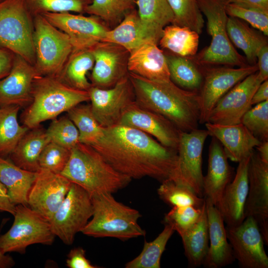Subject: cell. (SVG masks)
<instances>
[{"label": "cell", "instance_id": "obj_33", "mask_svg": "<svg viewBox=\"0 0 268 268\" xmlns=\"http://www.w3.org/2000/svg\"><path fill=\"white\" fill-rule=\"evenodd\" d=\"M199 44V34L188 27L174 24L167 25L158 44L173 54L182 57L195 56Z\"/></svg>", "mask_w": 268, "mask_h": 268}, {"label": "cell", "instance_id": "obj_31", "mask_svg": "<svg viewBox=\"0 0 268 268\" xmlns=\"http://www.w3.org/2000/svg\"><path fill=\"white\" fill-rule=\"evenodd\" d=\"M226 29L231 42L244 52L249 65H256L258 51L268 44L266 36L251 29L239 19L231 16L228 17Z\"/></svg>", "mask_w": 268, "mask_h": 268}, {"label": "cell", "instance_id": "obj_19", "mask_svg": "<svg viewBox=\"0 0 268 268\" xmlns=\"http://www.w3.org/2000/svg\"><path fill=\"white\" fill-rule=\"evenodd\" d=\"M71 183L60 174L40 169L29 193L28 206L49 221L66 197Z\"/></svg>", "mask_w": 268, "mask_h": 268}, {"label": "cell", "instance_id": "obj_11", "mask_svg": "<svg viewBox=\"0 0 268 268\" xmlns=\"http://www.w3.org/2000/svg\"><path fill=\"white\" fill-rule=\"evenodd\" d=\"M93 206L90 195L79 186L72 183L60 207L49 221L52 230L67 245L73 243L91 218Z\"/></svg>", "mask_w": 268, "mask_h": 268}, {"label": "cell", "instance_id": "obj_38", "mask_svg": "<svg viewBox=\"0 0 268 268\" xmlns=\"http://www.w3.org/2000/svg\"><path fill=\"white\" fill-rule=\"evenodd\" d=\"M175 230L170 225L165 224L162 232L153 241H145L141 253L128 262L126 268H160V259L168 241Z\"/></svg>", "mask_w": 268, "mask_h": 268}, {"label": "cell", "instance_id": "obj_15", "mask_svg": "<svg viewBox=\"0 0 268 268\" xmlns=\"http://www.w3.org/2000/svg\"><path fill=\"white\" fill-rule=\"evenodd\" d=\"M69 37L73 50L90 49L104 39L109 29L98 17L71 12L42 14Z\"/></svg>", "mask_w": 268, "mask_h": 268}, {"label": "cell", "instance_id": "obj_52", "mask_svg": "<svg viewBox=\"0 0 268 268\" xmlns=\"http://www.w3.org/2000/svg\"><path fill=\"white\" fill-rule=\"evenodd\" d=\"M268 100V80L262 82L255 92L251 100L252 106Z\"/></svg>", "mask_w": 268, "mask_h": 268}, {"label": "cell", "instance_id": "obj_4", "mask_svg": "<svg viewBox=\"0 0 268 268\" xmlns=\"http://www.w3.org/2000/svg\"><path fill=\"white\" fill-rule=\"evenodd\" d=\"M89 101L88 91L74 88L58 77L38 74L33 83L31 102L22 115L23 125L29 129L38 127Z\"/></svg>", "mask_w": 268, "mask_h": 268}, {"label": "cell", "instance_id": "obj_7", "mask_svg": "<svg viewBox=\"0 0 268 268\" xmlns=\"http://www.w3.org/2000/svg\"><path fill=\"white\" fill-rule=\"evenodd\" d=\"M33 44L38 74L58 78L73 50L69 37L37 14L33 16Z\"/></svg>", "mask_w": 268, "mask_h": 268}, {"label": "cell", "instance_id": "obj_28", "mask_svg": "<svg viewBox=\"0 0 268 268\" xmlns=\"http://www.w3.org/2000/svg\"><path fill=\"white\" fill-rule=\"evenodd\" d=\"M37 172L23 169L10 159L0 156V181L5 187L11 202L15 205H28V196Z\"/></svg>", "mask_w": 268, "mask_h": 268}, {"label": "cell", "instance_id": "obj_41", "mask_svg": "<svg viewBox=\"0 0 268 268\" xmlns=\"http://www.w3.org/2000/svg\"><path fill=\"white\" fill-rule=\"evenodd\" d=\"M174 14L172 24L188 27L199 34L202 32L204 20L197 0H167Z\"/></svg>", "mask_w": 268, "mask_h": 268}, {"label": "cell", "instance_id": "obj_1", "mask_svg": "<svg viewBox=\"0 0 268 268\" xmlns=\"http://www.w3.org/2000/svg\"><path fill=\"white\" fill-rule=\"evenodd\" d=\"M117 171L133 179L149 177L162 182L170 179L177 151L138 130L115 125L103 128L91 146Z\"/></svg>", "mask_w": 268, "mask_h": 268}, {"label": "cell", "instance_id": "obj_20", "mask_svg": "<svg viewBox=\"0 0 268 268\" xmlns=\"http://www.w3.org/2000/svg\"><path fill=\"white\" fill-rule=\"evenodd\" d=\"M117 125L141 131L177 151L181 131L164 117L139 106L135 101L124 110Z\"/></svg>", "mask_w": 268, "mask_h": 268}, {"label": "cell", "instance_id": "obj_54", "mask_svg": "<svg viewBox=\"0 0 268 268\" xmlns=\"http://www.w3.org/2000/svg\"><path fill=\"white\" fill-rule=\"evenodd\" d=\"M255 148L260 159L268 164V141H261Z\"/></svg>", "mask_w": 268, "mask_h": 268}, {"label": "cell", "instance_id": "obj_50", "mask_svg": "<svg viewBox=\"0 0 268 268\" xmlns=\"http://www.w3.org/2000/svg\"><path fill=\"white\" fill-rule=\"evenodd\" d=\"M14 55L11 52L0 47V80L9 72L12 66Z\"/></svg>", "mask_w": 268, "mask_h": 268}, {"label": "cell", "instance_id": "obj_2", "mask_svg": "<svg viewBox=\"0 0 268 268\" xmlns=\"http://www.w3.org/2000/svg\"><path fill=\"white\" fill-rule=\"evenodd\" d=\"M135 101L139 106L169 120L179 130L190 132L200 124L198 91L181 88L171 80H150L129 72Z\"/></svg>", "mask_w": 268, "mask_h": 268}, {"label": "cell", "instance_id": "obj_17", "mask_svg": "<svg viewBox=\"0 0 268 268\" xmlns=\"http://www.w3.org/2000/svg\"><path fill=\"white\" fill-rule=\"evenodd\" d=\"M263 81L257 71L238 83L218 100L207 122L223 125L241 123L243 115L252 106L255 92Z\"/></svg>", "mask_w": 268, "mask_h": 268}, {"label": "cell", "instance_id": "obj_39", "mask_svg": "<svg viewBox=\"0 0 268 268\" xmlns=\"http://www.w3.org/2000/svg\"><path fill=\"white\" fill-rule=\"evenodd\" d=\"M67 116L78 130L79 142L92 146L102 136L103 128L94 118L90 105L80 104L69 110Z\"/></svg>", "mask_w": 268, "mask_h": 268}, {"label": "cell", "instance_id": "obj_55", "mask_svg": "<svg viewBox=\"0 0 268 268\" xmlns=\"http://www.w3.org/2000/svg\"><path fill=\"white\" fill-rule=\"evenodd\" d=\"M15 264L13 258L4 253L0 249V268H10L14 267Z\"/></svg>", "mask_w": 268, "mask_h": 268}, {"label": "cell", "instance_id": "obj_3", "mask_svg": "<svg viewBox=\"0 0 268 268\" xmlns=\"http://www.w3.org/2000/svg\"><path fill=\"white\" fill-rule=\"evenodd\" d=\"M90 195L113 194L132 181L114 169L91 146L79 142L70 150L68 161L60 174Z\"/></svg>", "mask_w": 268, "mask_h": 268}, {"label": "cell", "instance_id": "obj_29", "mask_svg": "<svg viewBox=\"0 0 268 268\" xmlns=\"http://www.w3.org/2000/svg\"><path fill=\"white\" fill-rule=\"evenodd\" d=\"M10 154V160L20 168L32 172L40 169L39 159L45 146L50 141L46 134L39 127L29 129Z\"/></svg>", "mask_w": 268, "mask_h": 268}, {"label": "cell", "instance_id": "obj_16", "mask_svg": "<svg viewBox=\"0 0 268 268\" xmlns=\"http://www.w3.org/2000/svg\"><path fill=\"white\" fill-rule=\"evenodd\" d=\"M248 192L245 205V218L256 221L265 244H268V164L257 152L251 155L248 169Z\"/></svg>", "mask_w": 268, "mask_h": 268}, {"label": "cell", "instance_id": "obj_57", "mask_svg": "<svg viewBox=\"0 0 268 268\" xmlns=\"http://www.w3.org/2000/svg\"><path fill=\"white\" fill-rule=\"evenodd\" d=\"M2 0H0V1H2Z\"/></svg>", "mask_w": 268, "mask_h": 268}, {"label": "cell", "instance_id": "obj_35", "mask_svg": "<svg viewBox=\"0 0 268 268\" xmlns=\"http://www.w3.org/2000/svg\"><path fill=\"white\" fill-rule=\"evenodd\" d=\"M20 107L0 106V156L10 155L23 136L29 130L19 124L17 115Z\"/></svg>", "mask_w": 268, "mask_h": 268}, {"label": "cell", "instance_id": "obj_18", "mask_svg": "<svg viewBox=\"0 0 268 268\" xmlns=\"http://www.w3.org/2000/svg\"><path fill=\"white\" fill-rule=\"evenodd\" d=\"M91 49L94 57L90 78L92 86L109 88L129 74L128 50L107 42H100Z\"/></svg>", "mask_w": 268, "mask_h": 268}, {"label": "cell", "instance_id": "obj_14", "mask_svg": "<svg viewBox=\"0 0 268 268\" xmlns=\"http://www.w3.org/2000/svg\"><path fill=\"white\" fill-rule=\"evenodd\" d=\"M228 240L235 260L243 268H268V257L256 220L246 217L239 225L226 227Z\"/></svg>", "mask_w": 268, "mask_h": 268}, {"label": "cell", "instance_id": "obj_51", "mask_svg": "<svg viewBox=\"0 0 268 268\" xmlns=\"http://www.w3.org/2000/svg\"><path fill=\"white\" fill-rule=\"evenodd\" d=\"M15 207L9 199L5 187L0 181V211L7 212L13 215Z\"/></svg>", "mask_w": 268, "mask_h": 268}, {"label": "cell", "instance_id": "obj_37", "mask_svg": "<svg viewBox=\"0 0 268 268\" xmlns=\"http://www.w3.org/2000/svg\"><path fill=\"white\" fill-rule=\"evenodd\" d=\"M136 2L137 0H92L85 13L98 17L111 29L135 9Z\"/></svg>", "mask_w": 268, "mask_h": 268}, {"label": "cell", "instance_id": "obj_46", "mask_svg": "<svg viewBox=\"0 0 268 268\" xmlns=\"http://www.w3.org/2000/svg\"><path fill=\"white\" fill-rule=\"evenodd\" d=\"M225 8L229 16L243 19L268 35V11L233 2H225Z\"/></svg>", "mask_w": 268, "mask_h": 268}, {"label": "cell", "instance_id": "obj_49", "mask_svg": "<svg viewBox=\"0 0 268 268\" xmlns=\"http://www.w3.org/2000/svg\"><path fill=\"white\" fill-rule=\"evenodd\" d=\"M258 59V74L261 78L265 81L268 78V44L262 47L257 55Z\"/></svg>", "mask_w": 268, "mask_h": 268}, {"label": "cell", "instance_id": "obj_53", "mask_svg": "<svg viewBox=\"0 0 268 268\" xmlns=\"http://www.w3.org/2000/svg\"><path fill=\"white\" fill-rule=\"evenodd\" d=\"M225 2H233L268 11V0H227Z\"/></svg>", "mask_w": 268, "mask_h": 268}, {"label": "cell", "instance_id": "obj_13", "mask_svg": "<svg viewBox=\"0 0 268 268\" xmlns=\"http://www.w3.org/2000/svg\"><path fill=\"white\" fill-rule=\"evenodd\" d=\"M88 92L92 114L103 128L117 125L124 110L135 101L129 74L111 88L92 86Z\"/></svg>", "mask_w": 268, "mask_h": 268}, {"label": "cell", "instance_id": "obj_45", "mask_svg": "<svg viewBox=\"0 0 268 268\" xmlns=\"http://www.w3.org/2000/svg\"><path fill=\"white\" fill-rule=\"evenodd\" d=\"M203 206L201 208L192 205L172 207L165 215L164 224L171 226L181 236L197 222L201 214Z\"/></svg>", "mask_w": 268, "mask_h": 268}, {"label": "cell", "instance_id": "obj_30", "mask_svg": "<svg viewBox=\"0 0 268 268\" xmlns=\"http://www.w3.org/2000/svg\"><path fill=\"white\" fill-rule=\"evenodd\" d=\"M180 236L190 267L197 268L202 265L209 248L205 201L198 220Z\"/></svg>", "mask_w": 268, "mask_h": 268}, {"label": "cell", "instance_id": "obj_47", "mask_svg": "<svg viewBox=\"0 0 268 268\" xmlns=\"http://www.w3.org/2000/svg\"><path fill=\"white\" fill-rule=\"evenodd\" d=\"M70 150L50 141L45 146L40 155L39 164L40 169L56 174H61L68 161Z\"/></svg>", "mask_w": 268, "mask_h": 268}, {"label": "cell", "instance_id": "obj_12", "mask_svg": "<svg viewBox=\"0 0 268 268\" xmlns=\"http://www.w3.org/2000/svg\"><path fill=\"white\" fill-rule=\"evenodd\" d=\"M202 82L198 91L200 124L208 121L210 114L218 100L230 89L248 75L258 70L257 65L231 68L204 67L201 69Z\"/></svg>", "mask_w": 268, "mask_h": 268}, {"label": "cell", "instance_id": "obj_27", "mask_svg": "<svg viewBox=\"0 0 268 268\" xmlns=\"http://www.w3.org/2000/svg\"><path fill=\"white\" fill-rule=\"evenodd\" d=\"M147 41L158 44L159 39L141 21L135 9L127 14L116 26L109 29L102 42L119 45L130 52Z\"/></svg>", "mask_w": 268, "mask_h": 268}, {"label": "cell", "instance_id": "obj_36", "mask_svg": "<svg viewBox=\"0 0 268 268\" xmlns=\"http://www.w3.org/2000/svg\"><path fill=\"white\" fill-rule=\"evenodd\" d=\"M136 6L141 21L160 40L164 28L174 21L167 0H137Z\"/></svg>", "mask_w": 268, "mask_h": 268}, {"label": "cell", "instance_id": "obj_56", "mask_svg": "<svg viewBox=\"0 0 268 268\" xmlns=\"http://www.w3.org/2000/svg\"><path fill=\"white\" fill-rule=\"evenodd\" d=\"M223 0V1H226L227 0Z\"/></svg>", "mask_w": 268, "mask_h": 268}, {"label": "cell", "instance_id": "obj_40", "mask_svg": "<svg viewBox=\"0 0 268 268\" xmlns=\"http://www.w3.org/2000/svg\"><path fill=\"white\" fill-rule=\"evenodd\" d=\"M160 199L172 207L192 205L201 208L205 199L198 196L192 189L171 179L161 182L157 189Z\"/></svg>", "mask_w": 268, "mask_h": 268}, {"label": "cell", "instance_id": "obj_42", "mask_svg": "<svg viewBox=\"0 0 268 268\" xmlns=\"http://www.w3.org/2000/svg\"><path fill=\"white\" fill-rule=\"evenodd\" d=\"M33 15L51 12L85 13L92 0H25Z\"/></svg>", "mask_w": 268, "mask_h": 268}, {"label": "cell", "instance_id": "obj_48", "mask_svg": "<svg viewBox=\"0 0 268 268\" xmlns=\"http://www.w3.org/2000/svg\"><path fill=\"white\" fill-rule=\"evenodd\" d=\"M86 252L82 247L74 248L69 252L66 266L69 268H97L86 257Z\"/></svg>", "mask_w": 268, "mask_h": 268}, {"label": "cell", "instance_id": "obj_23", "mask_svg": "<svg viewBox=\"0 0 268 268\" xmlns=\"http://www.w3.org/2000/svg\"><path fill=\"white\" fill-rule=\"evenodd\" d=\"M205 126L209 135L219 141L227 157L232 161L239 162L250 156L261 142L242 123L223 125L207 122Z\"/></svg>", "mask_w": 268, "mask_h": 268}, {"label": "cell", "instance_id": "obj_5", "mask_svg": "<svg viewBox=\"0 0 268 268\" xmlns=\"http://www.w3.org/2000/svg\"><path fill=\"white\" fill-rule=\"evenodd\" d=\"M93 213L91 220L81 230L95 238L111 237L126 240L145 235L138 223L139 212L117 201L112 194L91 197Z\"/></svg>", "mask_w": 268, "mask_h": 268}, {"label": "cell", "instance_id": "obj_32", "mask_svg": "<svg viewBox=\"0 0 268 268\" xmlns=\"http://www.w3.org/2000/svg\"><path fill=\"white\" fill-rule=\"evenodd\" d=\"M94 64L91 48L72 51L58 78L74 88L88 91L92 85L87 74Z\"/></svg>", "mask_w": 268, "mask_h": 268}, {"label": "cell", "instance_id": "obj_22", "mask_svg": "<svg viewBox=\"0 0 268 268\" xmlns=\"http://www.w3.org/2000/svg\"><path fill=\"white\" fill-rule=\"evenodd\" d=\"M250 156L238 162L236 174L222 194L217 207L227 226H235L245 219V205L248 192V169Z\"/></svg>", "mask_w": 268, "mask_h": 268}, {"label": "cell", "instance_id": "obj_24", "mask_svg": "<svg viewBox=\"0 0 268 268\" xmlns=\"http://www.w3.org/2000/svg\"><path fill=\"white\" fill-rule=\"evenodd\" d=\"M223 148L212 137L209 147L207 172L203 178L204 199L217 206L224 190L233 177V169L230 166Z\"/></svg>", "mask_w": 268, "mask_h": 268}, {"label": "cell", "instance_id": "obj_44", "mask_svg": "<svg viewBox=\"0 0 268 268\" xmlns=\"http://www.w3.org/2000/svg\"><path fill=\"white\" fill-rule=\"evenodd\" d=\"M241 123L260 141H268V100L251 107Z\"/></svg>", "mask_w": 268, "mask_h": 268}, {"label": "cell", "instance_id": "obj_10", "mask_svg": "<svg viewBox=\"0 0 268 268\" xmlns=\"http://www.w3.org/2000/svg\"><path fill=\"white\" fill-rule=\"evenodd\" d=\"M209 134L206 130L198 128L180 132L176 166L169 179L192 189L202 198V151Z\"/></svg>", "mask_w": 268, "mask_h": 268}, {"label": "cell", "instance_id": "obj_6", "mask_svg": "<svg viewBox=\"0 0 268 268\" xmlns=\"http://www.w3.org/2000/svg\"><path fill=\"white\" fill-rule=\"evenodd\" d=\"M199 7L207 19V31L211 37L210 44L193 60L197 65H225L239 67L248 65L246 59L235 50L226 29L228 15L225 1L197 0Z\"/></svg>", "mask_w": 268, "mask_h": 268}, {"label": "cell", "instance_id": "obj_8", "mask_svg": "<svg viewBox=\"0 0 268 268\" xmlns=\"http://www.w3.org/2000/svg\"><path fill=\"white\" fill-rule=\"evenodd\" d=\"M33 16L25 0L0 1V47L34 65Z\"/></svg>", "mask_w": 268, "mask_h": 268}, {"label": "cell", "instance_id": "obj_25", "mask_svg": "<svg viewBox=\"0 0 268 268\" xmlns=\"http://www.w3.org/2000/svg\"><path fill=\"white\" fill-rule=\"evenodd\" d=\"M158 45L147 41L131 51L128 62L129 72L152 81L171 80L165 55Z\"/></svg>", "mask_w": 268, "mask_h": 268}, {"label": "cell", "instance_id": "obj_9", "mask_svg": "<svg viewBox=\"0 0 268 268\" xmlns=\"http://www.w3.org/2000/svg\"><path fill=\"white\" fill-rule=\"evenodd\" d=\"M14 220L10 229L0 236V249L4 253L23 254L30 245H52L55 240L49 221L27 205L15 207Z\"/></svg>", "mask_w": 268, "mask_h": 268}, {"label": "cell", "instance_id": "obj_43", "mask_svg": "<svg viewBox=\"0 0 268 268\" xmlns=\"http://www.w3.org/2000/svg\"><path fill=\"white\" fill-rule=\"evenodd\" d=\"M46 132L50 141L69 150L79 142L78 130L68 116L53 119Z\"/></svg>", "mask_w": 268, "mask_h": 268}, {"label": "cell", "instance_id": "obj_26", "mask_svg": "<svg viewBox=\"0 0 268 268\" xmlns=\"http://www.w3.org/2000/svg\"><path fill=\"white\" fill-rule=\"evenodd\" d=\"M205 201L209 245L202 265L207 268H221L232 264L235 258L219 210L209 201Z\"/></svg>", "mask_w": 268, "mask_h": 268}, {"label": "cell", "instance_id": "obj_21", "mask_svg": "<svg viewBox=\"0 0 268 268\" xmlns=\"http://www.w3.org/2000/svg\"><path fill=\"white\" fill-rule=\"evenodd\" d=\"M38 74L34 65L14 55L9 72L0 80V106L30 104L33 81Z\"/></svg>", "mask_w": 268, "mask_h": 268}, {"label": "cell", "instance_id": "obj_34", "mask_svg": "<svg viewBox=\"0 0 268 268\" xmlns=\"http://www.w3.org/2000/svg\"><path fill=\"white\" fill-rule=\"evenodd\" d=\"M165 55L170 80L181 88L198 92L203 78L197 64L187 57L174 54Z\"/></svg>", "mask_w": 268, "mask_h": 268}]
</instances>
